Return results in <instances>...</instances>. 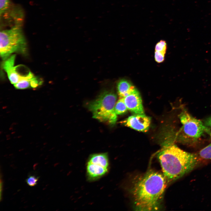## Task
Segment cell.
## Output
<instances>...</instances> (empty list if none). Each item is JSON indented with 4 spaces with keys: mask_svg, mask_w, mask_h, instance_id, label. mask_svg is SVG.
Here are the masks:
<instances>
[{
    "mask_svg": "<svg viewBox=\"0 0 211 211\" xmlns=\"http://www.w3.org/2000/svg\"><path fill=\"white\" fill-rule=\"evenodd\" d=\"M135 88L128 80L122 79L117 83V89L120 98H123L129 94Z\"/></svg>",
    "mask_w": 211,
    "mask_h": 211,
    "instance_id": "11",
    "label": "cell"
},
{
    "mask_svg": "<svg viewBox=\"0 0 211 211\" xmlns=\"http://www.w3.org/2000/svg\"><path fill=\"white\" fill-rule=\"evenodd\" d=\"M115 111L117 115L122 114L126 113L127 109L123 98H120L115 104Z\"/></svg>",
    "mask_w": 211,
    "mask_h": 211,
    "instance_id": "12",
    "label": "cell"
},
{
    "mask_svg": "<svg viewBox=\"0 0 211 211\" xmlns=\"http://www.w3.org/2000/svg\"><path fill=\"white\" fill-rule=\"evenodd\" d=\"M10 5L9 0H0V15L5 14L8 11Z\"/></svg>",
    "mask_w": 211,
    "mask_h": 211,
    "instance_id": "14",
    "label": "cell"
},
{
    "mask_svg": "<svg viewBox=\"0 0 211 211\" xmlns=\"http://www.w3.org/2000/svg\"><path fill=\"white\" fill-rule=\"evenodd\" d=\"M109 159L106 153L90 155L86 164V174L89 181L96 180L105 176L108 171Z\"/></svg>",
    "mask_w": 211,
    "mask_h": 211,
    "instance_id": "6",
    "label": "cell"
},
{
    "mask_svg": "<svg viewBox=\"0 0 211 211\" xmlns=\"http://www.w3.org/2000/svg\"><path fill=\"white\" fill-rule=\"evenodd\" d=\"M157 157L168 181L176 180L188 173L198 162L195 154L184 151L173 143L164 146Z\"/></svg>",
    "mask_w": 211,
    "mask_h": 211,
    "instance_id": "2",
    "label": "cell"
},
{
    "mask_svg": "<svg viewBox=\"0 0 211 211\" xmlns=\"http://www.w3.org/2000/svg\"><path fill=\"white\" fill-rule=\"evenodd\" d=\"M151 120V118L144 114H136L129 116L122 122L125 125L135 130L146 132L149 129Z\"/></svg>",
    "mask_w": 211,
    "mask_h": 211,
    "instance_id": "8",
    "label": "cell"
},
{
    "mask_svg": "<svg viewBox=\"0 0 211 211\" xmlns=\"http://www.w3.org/2000/svg\"><path fill=\"white\" fill-rule=\"evenodd\" d=\"M16 55L10 56L4 60L2 64L3 69L6 73L8 78L13 84H15L19 81L33 76L34 75L30 71L26 74H21L19 72L20 65L15 66L14 63Z\"/></svg>",
    "mask_w": 211,
    "mask_h": 211,
    "instance_id": "7",
    "label": "cell"
},
{
    "mask_svg": "<svg viewBox=\"0 0 211 211\" xmlns=\"http://www.w3.org/2000/svg\"><path fill=\"white\" fill-rule=\"evenodd\" d=\"M167 49L166 42L163 40H161L156 45L155 51L159 52L165 54Z\"/></svg>",
    "mask_w": 211,
    "mask_h": 211,
    "instance_id": "15",
    "label": "cell"
},
{
    "mask_svg": "<svg viewBox=\"0 0 211 211\" xmlns=\"http://www.w3.org/2000/svg\"><path fill=\"white\" fill-rule=\"evenodd\" d=\"M38 179V177L33 175L30 176L26 179V182L28 185L33 187L37 184Z\"/></svg>",
    "mask_w": 211,
    "mask_h": 211,
    "instance_id": "16",
    "label": "cell"
},
{
    "mask_svg": "<svg viewBox=\"0 0 211 211\" xmlns=\"http://www.w3.org/2000/svg\"><path fill=\"white\" fill-rule=\"evenodd\" d=\"M167 181L163 174L152 170L136 178L132 183L130 190L135 210H159Z\"/></svg>",
    "mask_w": 211,
    "mask_h": 211,
    "instance_id": "1",
    "label": "cell"
},
{
    "mask_svg": "<svg viewBox=\"0 0 211 211\" xmlns=\"http://www.w3.org/2000/svg\"><path fill=\"white\" fill-rule=\"evenodd\" d=\"M179 117L182 125L179 139L180 142L185 144H192L206 135L211 137L210 128L186 110H182Z\"/></svg>",
    "mask_w": 211,
    "mask_h": 211,
    "instance_id": "5",
    "label": "cell"
},
{
    "mask_svg": "<svg viewBox=\"0 0 211 211\" xmlns=\"http://www.w3.org/2000/svg\"><path fill=\"white\" fill-rule=\"evenodd\" d=\"M127 109L134 114H144L140 94L135 88L129 94L123 98Z\"/></svg>",
    "mask_w": 211,
    "mask_h": 211,
    "instance_id": "9",
    "label": "cell"
},
{
    "mask_svg": "<svg viewBox=\"0 0 211 211\" xmlns=\"http://www.w3.org/2000/svg\"><path fill=\"white\" fill-rule=\"evenodd\" d=\"M42 79L34 76L21 81L13 85L16 89H23L29 88H36L42 84Z\"/></svg>",
    "mask_w": 211,
    "mask_h": 211,
    "instance_id": "10",
    "label": "cell"
},
{
    "mask_svg": "<svg viewBox=\"0 0 211 211\" xmlns=\"http://www.w3.org/2000/svg\"><path fill=\"white\" fill-rule=\"evenodd\" d=\"M21 21H16L11 28L0 31V53L3 60L14 53L23 55L27 54V45Z\"/></svg>",
    "mask_w": 211,
    "mask_h": 211,
    "instance_id": "3",
    "label": "cell"
},
{
    "mask_svg": "<svg viewBox=\"0 0 211 211\" xmlns=\"http://www.w3.org/2000/svg\"><path fill=\"white\" fill-rule=\"evenodd\" d=\"M199 154L200 156L203 159H211V143L201 150Z\"/></svg>",
    "mask_w": 211,
    "mask_h": 211,
    "instance_id": "13",
    "label": "cell"
},
{
    "mask_svg": "<svg viewBox=\"0 0 211 211\" xmlns=\"http://www.w3.org/2000/svg\"><path fill=\"white\" fill-rule=\"evenodd\" d=\"M204 124L206 126L210 128L211 130V116L205 120Z\"/></svg>",
    "mask_w": 211,
    "mask_h": 211,
    "instance_id": "18",
    "label": "cell"
},
{
    "mask_svg": "<svg viewBox=\"0 0 211 211\" xmlns=\"http://www.w3.org/2000/svg\"><path fill=\"white\" fill-rule=\"evenodd\" d=\"M165 55L163 53L155 51L154 58L155 61L158 63L162 62L164 59Z\"/></svg>",
    "mask_w": 211,
    "mask_h": 211,
    "instance_id": "17",
    "label": "cell"
},
{
    "mask_svg": "<svg viewBox=\"0 0 211 211\" xmlns=\"http://www.w3.org/2000/svg\"><path fill=\"white\" fill-rule=\"evenodd\" d=\"M117 96L113 91H105L88 105L93 117L101 122L115 124L117 120L115 106Z\"/></svg>",
    "mask_w": 211,
    "mask_h": 211,
    "instance_id": "4",
    "label": "cell"
}]
</instances>
